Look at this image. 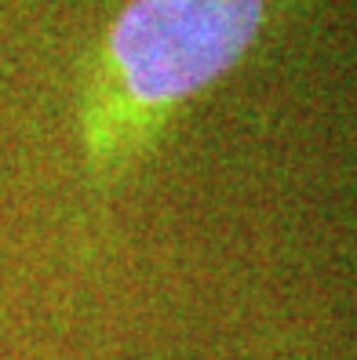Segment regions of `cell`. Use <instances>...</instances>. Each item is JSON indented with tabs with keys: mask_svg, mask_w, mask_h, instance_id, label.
<instances>
[{
	"mask_svg": "<svg viewBox=\"0 0 357 360\" xmlns=\"http://www.w3.org/2000/svg\"><path fill=\"white\" fill-rule=\"evenodd\" d=\"M263 22L266 0H132L102 48L110 113L164 117L234 70Z\"/></svg>",
	"mask_w": 357,
	"mask_h": 360,
	"instance_id": "cell-1",
	"label": "cell"
}]
</instances>
